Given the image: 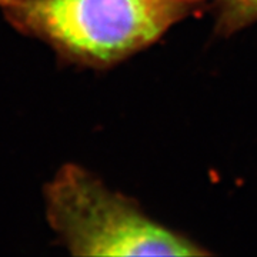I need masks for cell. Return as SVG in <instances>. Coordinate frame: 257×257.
Returning <instances> with one entry per match:
<instances>
[{
    "instance_id": "obj_1",
    "label": "cell",
    "mask_w": 257,
    "mask_h": 257,
    "mask_svg": "<svg viewBox=\"0 0 257 257\" xmlns=\"http://www.w3.org/2000/svg\"><path fill=\"white\" fill-rule=\"evenodd\" d=\"M211 0H0L15 30L46 43L59 62L106 70L159 42Z\"/></svg>"
},
{
    "instance_id": "obj_2",
    "label": "cell",
    "mask_w": 257,
    "mask_h": 257,
    "mask_svg": "<svg viewBox=\"0 0 257 257\" xmlns=\"http://www.w3.org/2000/svg\"><path fill=\"white\" fill-rule=\"evenodd\" d=\"M43 197L49 226L73 256L210 254L82 166H62L43 187Z\"/></svg>"
},
{
    "instance_id": "obj_3",
    "label": "cell",
    "mask_w": 257,
    "mask_h": 257,
    "mask_svg": "<svg viewBox=\"0 0 257 257\" xmlns=\"http://www.w3.org/2000/svg\"><path fill=\"white\" fill-rule=\"evenodd\" d=\"M216 15V32L230 36L257 22V0H211Z\"/></svg>"
}]
</instances>
